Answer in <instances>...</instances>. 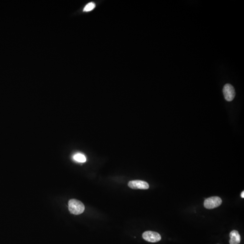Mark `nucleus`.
Wrapping results in <instances>:
<instances>
[{"mask_svg":"<svg viewBox=\"0 0 244 244\" xmlns=\"http://www.w3.org/2000/svg\"><path fill=\"white\" fill-rule=\"evenodd\" d=\"M68 208L72 214L79 215L84 211L85 206L81 202L75 199H72L68 202Z\"/></svg>","mask_w":244,"mask_h":244,"instance_id":"nucleus-1","label":"nucleus"},{"mask_svg":"<svg viewBox=\"0 0 244 244\" xmlns=\"http://www.w3.org/2000/svg\"><path fill=\"white\" fill-rule=\"evenodd\" d=\"M222 200L218 197H212L205 200L204 206L208 209H213L221 205Z\"/></svg>","mask_w":244,"mask_h":244,"instance_id":"nucleus-2","label":"nucleus"},{"mask_svg":"<svg viewBox=\"0 0 244 244\" xmlns=\"http://www.w3.org/2000/svg\"><path fill=\"white\" fill-rule=\"evenodd\" d=\"M142 237L146 241L152 243L158 242L161 239V235L158 233L152 231L144 232L142 234Z\"/></svg>","mask_w":244,"mask_h":244,"instance_id":"nucleus-3","label":"nucleus"},{"mask_svg":"<svg viewBox=\"0 0 244 244\" xmlns=\"http://www.w3.org/2000/svg\"><path fill=\"white\" fill-rule=\"evenodd\" d=\"M223 93L225 99L227 101L233 100L235 96L234 88L233 85L229 84H227L224 85L223 89Z\"/></svg>","mask_w":244,"mask_h":244,"instance_id":"nucleus-4","label":"nucleus"},{"mask_svg":"<svg viewBox=\"0 0 244 244\" xmlns=\"http://www.w3.org/2000/svg\"><path fill=\"white\" fill-rule=\"evenodd\" d=\"M128 186L132 189H149V185L147 182L140 180H132L128 183Z\"/></svg>","mask_w":244,"mask_h":244,"instance_id":"nucleus-5","label":"nucleus"},{"mask_svg":"<svg viewBox=\"0 0 244 244\" xmlns=\"http://www.w3.org/2000/svg\"><path fill=\"white\" fill-rule=\"evenodd\" d=\"M230 238L229 240L230 244H239L240 243L241 238L237 230H233L230 232Z\"/></svg>","mask_w":244,"mask_h":244,"instance_id":"nucleus-6","label":"nucleus"},{"mask_svg":"<svg viewBox=\"0 0 244 244\" xmlns=\"http://www.w3.org/2000/svg\"><path fill=\"white\" fill-rule=\"evenodd\" d=\"M73 158L75 161L78 162L83 163L86 161L85 156L81 153H78L75 154L73 156Z\"/></svg>","mask_w":244,"mask_h":244,"instance_id":"nucleus-7","label":"nucleus"},{"mask_svg":"<svg viewBox=\"0 0 244 244\" xmlns=\"http://www.w3.org/2000/svg\"><path fill=\"white\" fill-rule=\"evenodd\" d=\"M95 7V5L94 2H90L87 4L84 8L83 11L85 12L90 11L93 10Z\"/></svg>","mask_w":244,"mask_h":244,"instance_id":"nucleus-8","label":"nucleus"},{"mask_svg":"<svg viewBox=\"0 0 244 244\" xmlns=\"http://www.w3.org/2000/svg\"><path fill=\"white\" fill-rule=\"evenodd\" d=\"M241 198H244V192L243 191V192L241 193Z\"/></svg>","mask_w":244,"mask_h":244,"instance_id":"nucleus-9","label":"nucleus"}]
</instances>
